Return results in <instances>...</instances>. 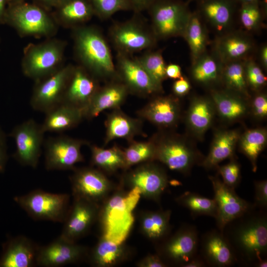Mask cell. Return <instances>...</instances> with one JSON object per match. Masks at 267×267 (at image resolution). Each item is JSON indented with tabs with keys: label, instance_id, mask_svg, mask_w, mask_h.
I'll list each match as a JSON object with an SVG mask.
<instances>
[{
	"label": "cell",
	"instance_id": "16",
	"mask_svg": "<svg viewBox=\"0 0 267 267\" xmlns=\"http://www.w3.org/2000/svg\"><path fill=\"white\" fill-rule=\"evenodd\" d=\"M74 198L73 205L69 209L64 221L60 236L68 241L76 242L89 229L96 218L97 208L94 202Z\"/></svg>",
	"mask_w": 267,
	"mask_h": 267
},
{
	"label": "cell",
	"instance_id": "21",
	"mask_svg": "<svg viewBox=\"0 0 267 267\" xmlns=\"http://www.w3.org/2000/svg\"><path fill=\"white\" fill-rule=\"evenodd\" d=\"M128 180L132 187H136L141 195L158 198L165 189L168 178L164 171L152 164L142 165L131 172Z\"/></svg>",
	"mask_w": 267,
	"mask_h": 267
},
{
	"label": "cell",
	"instance_id": "27",
	"mask_svg": "<svg viewBox=\"0 0 267 267\" xmlns=\"http://www.w3.org/2000/svg\"><path fill=\"white\" fill-rule=\"evenodd\" d=\"M42 127L45 132L62 133L78 126L84 118L83 111L61 103L45 113Z\"/></svg>",
	"mask_w": 267,
	"mask_h": 267
},
{
	"label": "cell",
	"instance_id": "57",
	"mask_svg": "<svg viewBox=\"0 0 267 267\" xmlns=\"http://www.w3.org/2000/svg\"><path fill=\"white\" fill-rule=\"evenodd\" d=\"M261 61L263 65L266 68L267 67V47L264 46L262 48L261 52Z\"/></svg>",
	"mask_w": 267,
	"mask_h": 267
},
{
	"label": "cell",
	"instance_id": "12",
	"mask_svg": "<svg viewBox=\"0 0 267 267\" xmlns=\"http://www.w3.org/2000/svg\"><path fill=\"white\" fill-rule=\"evenodd\" d=\"M118 78L128 88L130 93L142 97L161 92L158 86L131 55L117 52L115 65Z\"/></svg>",
	"mask_w": 267,
	"mask_h": 267
},
{
	"label": "cell",
	"instance_id": "4",
	"mask_svg": "<svg viewBox=\"0 0 267 267\" xmlns=\"http://www.w3.org/2000/svg\"><path fill=\"white\" fill-rule=\"evenodd\" d=\"M65 41L48 38L39 44H30L24 49L21 68L24 75L37 82L50 75L63 65Z\"/></svg>",
	"mask_w": 267,
	"mask_h": 267
},
{
	"label": "cell",
	"instance_id": "29",
	"mask_svg": "<svg viewBox=\"0 0 267 267\" xmlns=\"http://www.w3.org/2000/svg\"><path fill=\"white\" fill-rule=\"evenodd\" d=\"M205 98H196L191 103L186 121L188 126L197 135L201 136L210 128L214 115L213 102Z\"/></svg>",
	"mask_w": 267,
	"mask_h": 267
},
{
	"label": "cell",
	"instance_id": "45",
	"mask_svg": "<svg viewBox=\"0 0 267 267\" xmlns=\"http://www.w3.org/2000/svg\"><path fill=\"white\" fill-rule=\"evenodd\" d=\"M247 82L252 88L258 89L267 82V78L261 68L253 61H249L244 66Z\"/></svg>",
	"mask_w": 267,
	"mask_h": 267
},
{
	"label": "cell",
	"instance_id": "51",
	"mask_svg": "<svg viewBox=\"0 0 267 267\" xmlns=\"http://www.w3.org/2000/svg\"><path fill=\"white\" fill-rule=\"evenodd\" d=\"M141 267H164L166 264L156 255H148L138 264Z\"/></svg>",
	"mask_w": 267,
	"mask_h": 267
},
{
	"label": "cell",
	"instance_id": "36",
	"mask_svg": "<svg viewBox=\"0 0 267 267\" xmlns=\"http://www.w3.org/2000/svg\"><path fill=\"white\" fill-rule=\"evenodd\" d=\"M183 36L188 43L195 61L202 55L206 44L205 31L197 14H190Z\"/></svg>",
	"mask_w": 267,
	"mask_h": 267
},
{
	"label": "cell",
	"instance_id": "33",
	"mask_svg": "<svg viewBox=\"0 0 267 267\" xmlns=\"http://www.w3.org/2000/svg\"><path fill=\"white\" fill-rule=\"evenodd\" d=\"M267 141V133L264 129L248 130L240 137L241 150L250 160L254 172L257 170V159L265 147Z\"/></svg>",
	"mask_w": 267,
	"mask_h": 267
},
{
	"label": "cell",
	"instance_id": "1",
	"mask_svg": "<svg viewBox=\"0 0 267 267\" xmlns=\"http://www.w3.org/2000/svg\"><path fill=\"white\" fill-rule=\"evenodd\" d=\"M74 51L80 65L99 81L118 79L109 44L97 28L81 25L73 28Z\"/></svg>",
	"mask_w": 267,
	"mask_h": 267
},
{
	"label": "cell",
	"instance_id": "10",
	"mask_svg": "<svg viewBox=\"0 0 267 267\" xmlns=\"http://www.w3.org/2000/svg\"><path fill=\"white\" fill-rule=\"evenodd\" d=\"M73 65H63L47 77L35 82L30 99L33 109L46 113L60 104Z\"/></svg>",
	"mask_w": 267,
	"mask_h": 267
},
{
	"label": "cell",
	"instance_id": "19",
	"mask_svg": "<svg viewBox=\"0 0 267 267\" xmlns=\"http://www.w3.org/2000/svg\"><path fill=\"white\" fill-rule=\"evenodd\" d=\"M140 119L161 128L175 126L179 118L178 101L172 96H156L137 111Z\"/></svg>",
	"mask_w": 267,
	"mask_h": 267
},
{
	"label": "cell",
	"instance_id": "34",
	"mask_svg": "<svg viewBox=\"0 0 267 267\" xmlns=\"http://www.w3.org/2000/svg\"><path fill=\"white\" fill-rule=\"evenodd\" d=\"M252 47V43L248 39L232 35L222 38L218 42L217 50L223 60L231 62L245 56Z\"/></svg>",
	"mask_w": 267,
	"mask_h": 267
},
{
	"label": "cell",
	"instance_id": "52",
	"mask_svg": "<svg viewBox=\"0 0 267 267\" xmlns=\"http://www.w3.org/2000/svg\"><path fill=\"white\" fill-rule=\"evenodd\" d=\"M155 0H129L132 10L136 12L148 9Z\"/></svg>",
	"mask_w": 267,
	"mask_h": 267
},
{
	"label": "cell",
	"instance_id": "23",
	"mask_svg": "<svg viewBox=\"0 0 267 267\" xmlns=\"http://www.w3.org/2000/svg\"><path fill=\"white\" fill-rule=\"evenodd\" d=\"M198 246L197 231L194 226L188 225L168 241L164 250L169 259L182 266L195 257Z\"/></svg>",
	"mask_w": 267,
	"mask_h": 267
},
{
	"label": "cell",
	"instance_id": "60",
	"mask_svg": "<svg viewBox=\"0 0 267 267\" xmlns=\"http://www.w3.org/2000/svg\"><path fill=\"white\" fill-rule=\"evenodd\" d=\"M26 0H8V3L22 2V1H25Z\"/></svg>",
	"mask_w": 267,
	"mask_h": 267
},
{
	"label": "cell",
	"instance_id": "58",
	"mask_svg": "<svg viewBox=\"0 0 267 267\" xmlns=\"http://www.w3.org/2000/svg\"><path fill=\"white\" fill-rule=\"evenodd\" d=\"M256 263V266L258 267H267V261L264 259H261L259 260Z\"/></svg>",
	"mask_w": 267,
	"mask_h": 267
},
{
	"label": "cell",
	"instance_id": "20",
	"mask_svg": "<svg viewBox=\"0 0 267 267\" xmlns=\"http://www.w3.org/2000/svg\"><path fill=\"white\" fill-rule=\"evenodd\" d=\"M129 93L127 87L118 78L107 81L100 86L83 110L84 118L92 119L106 109L120 108Z\"/></svg>",
	"mask_w": 267,
	"mask_h": 267
},
{
	"label": "cell",
	"instance_id": "48",
	"mask_svg": "<svg viewBox=\"0 0 267 267\" xmlns=\"http://www.w3.org/2000/svg\"><path fill=\"white\" fill-rule=\"evenodd\" d=\"M252 110L255 116L262 118L267 115V97L265 94L257 95L252 102Z\"/></svg>",
	"mask_w": 267,
	"mask_h": 267
},
{
	"label": "cell",
	"instance_id": "2",
	"mask_svg": "<svg viewBox=\"0 0 267 267\" xmlns=\"http://www.w3.org/2000/svg\"><path fill=\"white\" fill-rule=\"evenodd\" d=\"M4 24L13 27L22 37L48 38L57 33L59 26L49 10L26 1L8 3Z\"/></svg>",
	"mask_w": 267,
	"mask_h": 267
},
{
	"label": "cell",
	"instance_id": "53",
	"mask_svg": "<svg viewBox=\"0 0 267 267\" xmlns=\"http://www.w3.org/2000/svg\"><path fill=\"white\" fill-rule=\"evenodd\" d=\"M166 74L167 78L173 79H178L182 77L180 66L176 64L166 65Z\"/></svg>",
	"mask_w": 267,
	"mask_h": 267
},
{
	"label": "cell",
	"instance_id": "55",
	"mask_svg": "<svg viewBox=\"0 0 267 267\" xmlns=\"http://www.w3.org/2000/svg\"><path fill=\"white\" fill-rule=\"evenodd\" d=\"M8 4V0H0V25L4 24V18Z\"/></svg>",
	"mask_w": 267,
	"mask_h": 267
},
{
	"label": "cell",
	"instance_id": "28",
	"mask_svg": "<svg viewBox=\"0 0 267 267\" xmlns=\"http://www.w3.org/2000/svg\"><path fill=\"white\" fill-rule=\"evenodd\" d=\"M239 138V133L234 130L217 133L210 152L202 163V166L207 169L212 168L222 161L231 157Z\"/></svg>",
	"mask_w": 267,
	"mask_h": 267
},
{
	"label": "cell",
	"instance_id": "5",
	"mask_svg": "<svg viewBox=\"0 0 267 267\" xmlns=\"http://www.w3.org/2000/svg\"><path fill=\"white\" fill-rule=\"evenodd\" d=\"M245 218L233 228L228 241L244 259L256 263L267 253V218L261 214Z\"/></svg>",
	"mask_w": 267,
	"mask_h": 267
},
{
	"label": "cell",
	"instance_id": "15",
	"mask_svg": "<svg viewBox=\"0 0 267 267\" xmlns=\"http://www.w3.org/2000/svg\"><path fill=\"white\" fill-rule=\"evenodd\" d=\"M100 87L97 78L81 65H73L62 103L83 111Z\"/></svg>",
	"mask_w": 267,
	"mask_h": 267
},
{
	"label": "cell",
	"instance_id": "14",
	"mask_svg": "<svg viewBox=\"0 0 267 267\" xmlns=\"http://www.w3.org/2000/svg\"><path fill=\"white\" fill-rule=\"evenodd\" d=\"M155 159L170 169L181 172L188 170L194 164L196 156L193 151L178 137L154 135Z\"/></svg>",
	"mask_w": 267,
	"mask_h": 267
},
{
	"label": "cell",
	"instance_id": "18",
	"mask_svg": "<svg viewBox=\"0 0 267 267\" xmlns=\"http://www.w3.org/2000/svg\"><path fill=\"white\" fill-rule=\"evenodd\" d=\"M86 253V249L76 242L59 236L47 245L39 248L36 265L58 267L77 262Z\"/></svg>",
	"mask_w": 267,
	"mask_h": 267
},
{
	"label": "cell",
	"instance_id": "11",
	"mask_svg": "<svg viewBox=\"0 0 267 267\" xmlns=\"http://www.w3.org/2000/svg\"><path fill=\"white\" fill-rule=\"evenodd\" d=\"M88 141L66 135L48 138L44 144L45 165L47 170H67L84 161L81 149Z\"/></svg>",
	"mask_w": 267,
	"mask_h": 267
},
{
	"label": "cell",
	"instance_id": "49",
	"mask_svg": "<svg viewBox=\"0 0 267 267\" xmlns=\"http://www.w3.org/2000/svg\"><path fill=\"white\" fill-rule=\"evenodd\" d=\"M190 89V85L188 81L182 77L177 79L173 86V90L175 94L178 96H182L189 91Z\"/></svg>",
	"mask_w": 267,
	"mask_h": 267
},
{
	"label": "cell",
	"instance_id": "6",
	"mask_svg": "<svg viewBox=\"0 0 267 267\" xmlns=\"http://www.w3.org/2000/svg\"><path fill=\"white\" fill-rule=\"evenodd\" d=\"M69 196L41 189L17 196L14 200L28 215L37 220L64 222L68 212Z\"/></svg>",
	"mask_w": 267,
	"mask_h": 267
},
{
	"label": "cell",
	"instance_id": "17",
	"mask_svg": "<svg viewBox=\"0 0 267 267\" xmlns=\"http://www.w3.org/2000/svg\"><path fill=\"white\" fill-rule=\"evenodd\" d=\"M71 181L74 197L94 203L102 198L110 187L105 176L92 168L77 170L71 177Z\"/></svg>",
	"mask_w": 267,
	"mask_h": 267
},
{
	"label": "cell",
	"instance_id": "54",
	"mask_svg": "<svg viewBox=\"0 0 267 267\" xmlns=\"http://www.w3.org/2000/svg\"><path fill=\"white\" fill-rule=\"evenodd\" d=\"M35 3L48 10L53 9L63 0H32Z\"/></svg>",
	"mask_w": 267,
	"mask_h": 267
},
{
	"label": "cell",
	"instance_id": "44",
	"mask_svg": "<svg viewBox=\"0 0 267 267\" xmlns=\"http://www.w3.org/2000/svg\"><path fill=\"white\" fill-rule=\"evenodd\" d=\"M262 14L258 1L242 3L240 10V20L242 25L248 30L257 27L261 20Z\"/></svg>",
	"mask_w": 267,
	"mask_h": 267
},
{
	"label": "cell",
	"instance_id": "3",
	"mask_svg": "<svg viewBox=\"0 0 267 267\" xmlns=\"http://www.w3.org/2000/svg\"><path fill=\"white\" fill-rule=\"evenodd\" d=\"M140 196L138 189L132 187L108 200L102 213L103 238L117 244L125 241L134 223L133 211Z\"/></svg>",
	"mask_w": 267,
	"mask_h": 267
},
{
	"label": "cell",
	"instance_id": "59",
	"mask_svg": "<svg viewBox=\"0 0 267 267\" xmlns=\"http://www.w3.org/2000/svg\"><path fill=\"white\" fill-rule=\"evenodd\" d=\"M242 3H253L258 1V0H239Z\"/></svg>",
	"mask_w": 267,
	"mask_h": 267
},
{
	"label": "cell",
	"instance_id": "35",
	"mask_svg": "<svg viewBox=\"0 0 267 267\" xmlns=\"http://www.w3.org/2000/svg\"><path fill=\"white\" fill-rule=\"evenodd\" d=\"M177 201L189 210L193 216L205 215L216 217L217 207L214 199L187 191L177 198Z\"/></svg>",
	"mask_w": 267,
	"mask_h": 267
},
{
	"label": "cell",
	"instance_id": "26",
	"mask_svg": "<svg viewBox=\"0 0 267 267\" xmlns=\"http://www.w3.org/2000/svg\"><path fill=\"white\" fill-rule=\"evenodd\" d=\"M51 14L58 26L72 29L83 25L94 15L88 0H63Z\"/></svg>",
	"mask_w": 267,
	"mask_h": 267
},
{
	"label": "cell",
	"instance_id": "38",
	"mask_svg": "<svg viewBox=\"0 0 267 267\" xmlns=\"http://www.w3.org/2000/svg\"><path fill=\"white\" fill-rule=\"evenodd\" d=\"M121 245L102 238L92 252V262L101 267L110 266L118 263L124 255Z\"/></svg>",
	"mask_w": 267,
	"mask_h": 267
},
{
	"label": "cell",
	"instance_id": "47",
	"mask_svg": "<svg viewBox=\"0 0 267 267\" xmlns=\"http://www.w3.org/2000/svg\"><path fill=\"white\" fill-rule=\"evenodd\" d=\"M255 200L258 206L265 208L267 206V181L266 180L255 182Z\"/></svg>",
	"mask_w": 267,
	"mask_h": 267
},
{
	"label": "cell",
	"instance_id": "56",
	"mask_svg": "<svg viewBox=\"0 0 267 267\" xmlns=\"http://www.w3.org/2000/svg\"><path fill=\"white\" fill-rule=\"evenodd\" d=\"M205 266L204 262L200 258L194 257L189 262L182 267H202Z\"/></svg>",
	"mask_w": 267,
	"mask_h": 267
},
{
	"label": "cell",
	"instance_id": "30",
	"mask_svg": "<svg viewBox=\"0 0 267 267\" xmlns=\"http://www.w3.org/2000/svg\"><path fill=\"white\" fill-rule=\"evenodd\" d=\"M90 149L91 164L99 169L109 173L127 169L124 150L118 145L103 148L91 145Z\"/></svg>",
	"mask_w": 267,
	"mask_h": 267
},
{
	"label": "cell",
	"instance_id": "50",
	"mask_svg": "<svg viewBox=\"0 0 267 267\" xmlns=\"http://www.w3.org/2000/svg\"><path fill=\"white\" fill-rule=\"evenodd\" d=\"M6 150L5 136L0 127V173H2L5 170L7 159Z\"/></svg>",
	"mask_w": 267,
	"mask_h": 267
},
{
	"label": "cell",
	"instance_id": "40",
	"mask_svg": "<svg viewBox=\"0 0 267 267\" xmlns=\"http://www.w3.org/2000/svg\"><path fill=\"white\" fill-rule=\"evenodd\" d=\"M170 212H156L147 214L142 219V231L149 238L158 239L167 232L169 226Z\"/></svg>",
	"mask_w": 267,
	"mask_h": 267
},
{
	"label": "cell",
	"instance_id": "46",
	"mask_svg": "<svg viewBox=\"0 0 267 267\" xmlns=\"http://www.w3.org/2000/svg\"><path fill=\"white\" fill-rule=\"evenodd\" d=\"M219 172L225 184L233 189L236 187L240 180V166L236 162L233 160L220 167Z\"/></svg>",
	"mask_w": 267,
	"mask_h": 267
},
{
	"label": "cell",
	"instance_id": "13",
	"mask_svg": "<svg viewBox=\"0 0 267 267\" xmlns=\"http://www.w3.org/2000/svg\"><path fill=\"white\" fill-rule=\"evenodd\" d=\"M213 187L217 207L215 218L218 227L222 232L225 226L234 220L249 212L251 206L238 196L233 189L217 177H209Z\"/></svg>",
	"mask_w": 267,
	"mask_h": 267
},
{
	"label": "cell",
	"instance_id": "31",
	"mask_svg": "<svg viewBox=\"0 0 267 267\" xmlns=\"http://www.w3.org/2000/svg\"><path fill=\"white\" fill-rule=\"evenodd\" d=\"M212 97L219 114L224 120H237L247 112L245 103L237 96L225 92L214 91Z\"/></svg>",
	"mask_w": 267,
	"mask_h": 267
},
{
	"label": "cell",
	"instance_id": "9",
	"mask_svg": "<svg viewBox=\"0 0 267 267\" xmlns=\"http://www.w3.org/2000/svg\"><path fill=\"white\" fill-rule=\"evenodd\" d=\"M42 125L29 119L14 128L9 135L15 142L14 158L22 165L35 168L39 163L44 141Z\"/></svg>",
	"mask_w": 267,
	"mask_h": 267
},
{
	"label": "cell",
	"instance_id": "37",
	"mask_svg": "<svg viewBox=\"0 0 267 267\" xmlns=\"http://www.w3.org/2000/svg\"><path fill=\"white\" fill-rule=\"evenodd\" d=\"M124 150L126 168L155 159V145L151 137L143 141L133 140Z\"/></svg>",
	"mask_w": 267,
	"mask_h": 267
},
{
	"label": "cell",
	"instance_id": "32",
	"mask_svg": "<svg viewBox=\"0 0 267 267\" xmlns=\"http://www.w3.org/2000/svg\"><path fill=\"white\" fill-rule=\"evenodd\" d=\"M201 9L215 27L222 30L231 21L233 5L231 0H204L201 5Z\"/></svg>",
	"mask_w": 267,
	"mask_h": 267
},
{
	"label": "cell",
	"instance_id": "43",
	"mask_svg": "<svg viewBox=\"0 0 267 267\" xmlns=\"http://www.w3.org/2000/svg\"><path fill=\"white\" fill-rule=\"evenodd\" d=\"M94 15L106 19L119 11L132 10L129 0H88Z\"/></svg>",
	"mask_w": 267,
	"mask_h": 267
},
{
	"label": "cell",
	"instance_id": "7",
	"mask_svg": "<svg viewBox=\"0 0 267 267\" xmlns=\"http://www.w3.org/2000/svg\"><path fill=\"white\" fill-rule=\"evenodd\" d=\"M148 9L156 38L183 36L191 14L184 4L172 0H155Z\"/></svg>",
	"mask_w": 267,
	"mask_h": 267
},
{
	"label": "cell",
	"instance_id": "8",
	"mask_svg": "<svg viewBox=\"0 0 267 267\" xmlns=\"http://www.w3.org/2000/svg\"><path fill=\"white\" fill-rule=\"evenodd\" d=\"M109 36L117 52L129 55L151 48L156 39L152 31L135 19L113 25Z\"/></svg>",
	"mask_w": 267,
	"mask_h": 267
},
{
	"label": "cell",
	"instance_id": "24",
	"mask_svg": "<svg viewBox=\"0 0 267 267\" xmlns=\"http://www.w3.org/2000/svg\"><path fill=\"white\" fill-rule=\"evenodd\" d=\"M39 248L29 239L18 236L8 241L0 258V267H31L36 264Z\"/></svg>",
	"mask_w": 267,
	"mask_h": 267
},
{
	"label": "cell",
	"instance_id": "41",
	"mask_svg": "<svg viewBox=\"0 0 267 267\" xmlns=\"http://www.w3.org/2000/svg\"><path fill=\"white\" fill-rule=\"evenodd\" d=\"M223 77L229 89L248 96L244 66L241 63L234 61L229 62L223 71Z\"/></svg>",
	"mask_w": 267,
	"mask_h": 267
},
{
	"label": "cell",
	"instance_id": "42",
	"mask_svg": "<svg viewBox=\"0 0 267 267\" xmlns=\"http://www.w3.org/2000/svg\"><path fill=\"white\" fill-rule=\"evenodd\" d=\"M218 64L209 55H201L194 62L192 69L193 79L197 82L207 84L216 81L219 75Z\"/></svg>",
	"mask_w": 267,
	"mask_h": 267
},
{
	"label": "cell",
	"instance_id": "39",
	"mask_svg": "<svg viewBox=\"0 0 267 267\" xmlns=\"http://www.w3.org/2000/svg\"><path fill=\"white\" fill-rule=\"evenodd\" d=\"M135 58L156 84L162 87V82L167 77L166 65L161 53L158 51H147Z\"/></svg>",
	"mask_w": 267,
	"mask_h": 267
},
{
	"label": "cell",
	"instance_id": "25",
	"mask_svg": "<svg viewBox=\"0 0 267 267\" xmlns=\"http://www.w3.org/2000/svg\"><path fill=\"white\" fill-rule=\"evenodd\" d=\"M202 252L206 262L213 266H229L236 261L234 251L222 232L206 234L202 239Z\"/></svg>",
	"mask_w": 267,
	"mask_h": 267
},
{
	"label": "cell",
	"instance_id": "22",
	"mask_svg": "<svg viewBox=\"0 0 267 267\" xmlns=\"http://www.w3.org/2000/svg\"><path fill=\"white\" fill-rule=\"evenodd\" d=\"M142 121L139 118H134L128 116L120 108L113 109L107 115L104 122V145L117 138H123L130 142L135 136L144 135Z\"/></svg>",
	"mask_w": 267,
	"mask_h": 267
}]
</instances>
